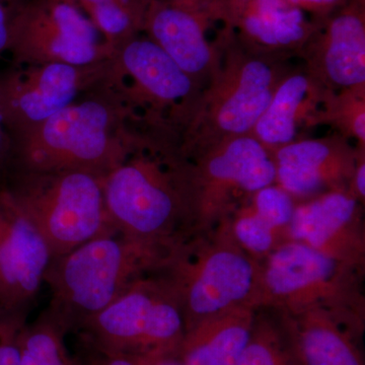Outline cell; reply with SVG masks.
<instances>
[{
	"instance_id": "cell-14",
	"label": "cell",
	"mask_w": 365,
	"mask_h": 365,
	"mask_svg": "<svg viewBox=\"0 0 365 365\" xmlns=\"http://www.w3.org/2000/svg\"><path fill=\"white\" fill-rule=\"evenodd\" d=\"M361 202L348 190H331L297 201L287 241L364 270L365 234Z\"/></svg>"
},
{
	"instance_id": "cell-12",
	"label": "cell",
	"mask_w": 365,
	"mask_h": 365,
	"mask_svg": "<svg viewBox=\"0 0 365 365\" xmlns=\"http://www.w3.org/2000/svg\"><path fill=\"white\" fill-rule=\"evenodd\" d=\"M115 59L123 81H131L120 91L132 111L143 110L153 133H181L202 91L193 79L145 35L122 45Z\"/></svg>"
},
{
	"instance_id": "cell-26",
	"label": "cell",
	"mask_w": 365,
	"mask_h": 365,
	"mask_svg": "<svg viewBox=\"0 0 365 365\" xmlns=\"http://www.w3.org/2000/svg\"><path fill=\"white\" fill-rule=\"evenodd\" d=\"M235 242L257 261L265 259L281 242H285L270 225L252 210L244 201L225 220Z\"/></svg>"
},
{
	"instance_id": "cell-36",
	"label": "cell",
	"mask_w": 365,
	"mask_h": 365,
	"mask_svg": "<svg viewBox=\"0 0 365 365\" xmlns=\"http://www.w3.org/2000/svg\"><path fill=\"white\" fill-rule=\"evenodd\" d=\"M81 9L86 6H95V4H102L108 0H74Z\"/></svg>"
},
{
	"instance_id": "cell-27",
	"label": "cell",
	"mask_w": 365,
	"mask_h": 365,
	"mask_svg": "<svg viewBox=\"0 0 365 365\" xmlns=\"http://www.w3.org/2000/svg\"><path fill=\"white\" fill-rule=\"evenodd\" d=\"M252 210L287 241V230L297 201L277 184L269 185L246 199Z\"/></svg>"
},
{
	"instance_id": "cell-6",
	"label": "cell",
	"mask_w": 365,
	"mask_h": 365,
	"mask_svg": "<svg viewBox=\"0 0 365 365\" xmlns=\"http://www.w3.org/2000/svg\"><path fill=\"white\" fill-rule=\"evenodd\" d=\"M361 270L329 258L295 241H285L261 263L260 307L297 314L328 312L360 337L364 328Z\"/></svg>"
},
{
	"instance_id": "cell-30",
	"label": "cell",
	"mask_w": 365,
	"mask_h": 365,
	"mask_svg": "<svg viewBox=\"0 0 365 365\" xmlns=\"http://www.w3.org/2000/svg\"><path fill=\"white\" fill-rule=\"evenodd\" d=\"M26 0H0V58L9 54L14 21Z\"/></svg>"
},
{
	"instance_id": "cell-5",
	"label": "cell",
	"mask_w": 365,
	"mask_h": 365,
	"mask_svg": "<svg viewBox=\"0 0 365 365\" xmlns=\"http://www.w3.org/2000/svg\"><path fill=\"white\" fill-rule=\"evenodd\" d=\"M216 227L207 241L197 235L178 242L158 272L179 300L185 332L234 307L260 309L261 262L235 242L225 222Z\"/></svg>"
},
{
	"instance_id": "cell-2",
	"label": "cell",
	"mask_w": 365,
	"mask_h": 365,
	"mask_svg": "<svg viewBox=\"0 0 365 365\" xmlns=\"http://www.w3.org/2000/svg\"><path fill=\"white\" fill-rule=\"evenodd\" d=\"M178 242L140 241L116 232L53 258L43 280L51 294L46 311L73 334L136 281L162 270Z\"/></svg>"
},
{
	"instance_id": "cell-13",
	"label": "cell",
	"mask_w": 365,
	"mask_h": 365,
	"mask_svg": "<svg viewBox=\"0 0 365 365\" xmlns=\"http://www.w3.org/2000/svg\"><path fill=\"white\" fill-rule=\"evenodd\" d=\"M209 16L239 44L258 54L299 56L318 21L287 0H215Z\"/></svg>"
},
{
	"instance_id": "cell-21",
	"label": "cell",
	"mask_w": 365,
	"mask_h": 365,
	"mask_svg": "<svg viewBox=\"0 0 365 365\" xmlns=\"http://www.w3.org/2000/svg\"><path fill=\"white\" fill-rule=\"evenodd\" d=\"M281 317L299 365H365L355 338L328 312Z\"/></svg>"
},
{
	"instance_id": "cell-28",
	"label": "cell",
	"mask_w": 365,
	"mask_h": 365,
	"mask_svg": "<svg viewBox=\"0 0 365 365\" xmlns=\"http://www.w3.org/2000/svg\"><path fill=\"white\" fill-rule=\"evenodd\" d=\"M29 309L0 307V365H21V335Z\"/></svg>"
},
{
	"instance_id": "cell-25",
	"label": "cell",
	"mask_w": 365,
	"mask_h": 365,
	"mask_svg": "<svg viewBox=\"0 0 365 365\" xmlns=\"http://www.w3.org/2000/svg\"><path fill=\"white\" fill-rule=\"evenodd\" d=\"M324 125L355 146L365 148V86L331 91L327 98Z\"/></svg>"
},
{
	"instance_id": "cell-3",
	"label": "cell",
	"mask_w": 365,
	"mask_h": 365,
	"mask_svg": "<svg viewBox=\"0 0 365 365\" xmlns=\"http://www.w3.org/2000/svg\"><path fill=\"white\" fill-rule=\"evenodd\" d=\"M103 193L117 234L158 244L188 237L184 163L172 146L146 141L103 179Z\"/></svg>"
},
{
	"instance_id": "cell-35",
	"label": "cell",
	"mask_w": 365,
	"mask_h": 365,
	"mask_svg": "<svg viewBox=\"0 0 365 365\" xmlns=\"http://www.w3.org/2000/svg\"><path fill=\"white\" fill-rule=\"evenodd\" d=\"M168 1L175 2V4H182L187 6L204 7L208 6L215 0H168Z\"/></svg>"
},
{
	"instance_id": "cell-18",
	"label": "cell",
	"mask_w": 365,
	"mask_h": 365,
	"mask_svg": "<svg viewBox=\"0 0 365 365\" xmlns=\"http://www.w3.org/2000/svg\"><path fill=\"white\" fill-rule=\"evenodd\" d=\"M270 153L275 184L295 201L331 190H348L357 158L356 148L336 132L322 138L299 139Z\"/></svg>"
},
{
	"instance_id": "cell-16",
	"label": "cell",
	"mask_w": 365,
	"mask_h": 365,
	"mask_svg": "<svg viewBox=\"0 0 365 365\" xmlns=\"http://www.w3.org/2000/svg\"><path fill=\"white\" fill-rule=\"evenodd\" d=\"M215 25L205 6L151 0L143 33L202 90L222 61V36L217 31L215 40L208 38Z\"/></svg>"
},
{
	"instance_id": "cell-8",
	"label": "cell",
	"mask_w": 365,
	"mask_h": 365,
	"mask_svg": "<svg viewBox=\"0 0 365 365\" xmlns=\"http://www.w3.org/2000/svg\"><path fill=\"white\" fill-rule=\"evenodd\" d=\"M73 334L98 349L131 357L175 356L185 335L179 300L160 273L129 287Z\"/></svg>"
},
{
	"instance_id": "cell-33",
	"label": "cell",
	"mask_w": 365,
	"mask_h": 365,
	"mask_svg": "<svg viewBox=\"0 0 365 365\" xmlns=\"http://www.w3.org/2000/svg\"><path fill=\"white\" fill-rule=\"evenodd\" d=\"M11 138L7 129L6 117H4V107L0 98V177L6 170L9 151H11Z\"/></svg>"
},
{
	"instance_id": "cell-4",
	"label": "cell",
	"mask_w": 365,
	"mask_h": 365,
	"mask_svg": "<svg viewBox=\"0 0 365 365\" xmlns=\"http://www.w3.org/2000/svg\"><path fill=\"white\" fill-rule=\"evenodd\" d=\"M218 31L220 66L178 139V153L185 160L225 139L251 134L290 68L289 59L250 51L222 29Z\"/></svg>"
},
{
	"instance_id": "cell-17",
	"label": "cell",
	"mask_w": 365,
	"mask_h": 365,
	"mask_svg": "<svg viewBox=\"0 0 365 365\" xmlns=\"http://www.w3.org/2000/svg\"><path fill=\"white\" fill-rule=\"evenodd\" d=\"M51 259L38 228L0 187V307L29 309Z\"/></svg>"
},
{
	"instance_id": "cell-1",
	"label": "cell",
	"mask_w": 365,
	"mask_h": 365,
	"mask_svg": "<svg viewBox=\"0 0 365 365\" xmlns=\"http://www.w3.org/2000/svg\"><path fill=\"white\" fill-rule=\"evenodd\" d=\"M100 86L35 128L11 137L6 170L83 172L105 178L143 145L145 137L129 130L138 118L120 91ZM1 176V177H2Z\"/></svg>"
},
{
	"instance_id": "cell-9",
	"label": "cell",
	"mask_w": 365,
	"mask_h": 365,
	"mask_svg": "<svg viewBox=\"0 0 365 365\" xmlns=\"http://www.w3.org/2000/svg\"><path fill=\"white\" fill-rule=\"evenodd\" d=\"M182 160L189 235L217 227L249 196L275 182L271 153L252 134L225 139Z\"/></svg>"
},
{
	"instance_id": "cell-20",
	"label": "cell",
	"mask_w": 365,
	"mask_h": 365,
	"mask_svg": "<svg viewBox=\"0 0 365 365\" xmlns=\"http://www.w3.org/2000/svg\"><path fill=\"white\" fill-rule=\"evenodd\" d=\"M256 309L237 307L185 332L175 357L184 365H235L251 336Z\"/></svg>"
},
{
	"instance_id": "cell-15",
	"label": "cell",
	"mask_w": 365,
	"mask_h": 365,
	"mask_svg": "<svg viewBox=\"0 0 365 365\" xmlns=\"http://www.w3.org/2000/svg\"><path fill=\"white\" fill-rule=\"evenodd\" d=\"M299 57L328 90L365 86V0H347L318 21Z\"/></svg>"
},
{
	"instance_id": "cell-23",
	"label": "cell",
	"mask_w": 365,
	"mask_h": 365,
	"mask_svg": "<svg viewBox=\"0 0 365 365\" xmlns=\"http://www.w3.org/2000/svg\"><path fill=\"white\" fill-rule=\"evenodd\" d=\"M68 332L47 311L26 323L21 335V365H81L66 343Z\"/></svg>"
},
{
	"instance_id": "cell-34",
	"label": "cell",
	"mask_w": 365,
	"mask_h": 365,
	"mask_svg": "<svg viewBox=\"0 0 365 365\" xmlns=\"http://www.w3.org/2000/svg\"><path fill=\"white\" fill-rule=\"evenodd\" d=\"M137 365H184L172 355H155V356L132 357Z\"/></svg>"
},
{
	"instance_id": "cell-7",
	"label": "cell",
	"mask_w": 365,
	"mask_h": 365,
	"mask_svg": "<svg viewBox=\"0 0 365 365\" xmlns=\"http://www.w3.org/2000/svg\"><path fill=\"white\" fill-rule=\"evenodd\" d=\"M103 179L83 172L9 170L0 187L32 220L53 259L95 237L116 234L106 211Z\"/></svg>"
},
{
	"instance_id": "cell-19",
	"label": "cell",
	"mask_w": 365,
	"mask_h": 365,
	"mask_svg": "<svg viewBox=\"0 0 365 365\" xmlns=\"http://www.w3.org/2000/svg\"><path fill=\"white\" fill-rule=\"evenodd\" d=\"M331 91L304 64L290 67L255 125L252 135L269 153L306 138L307 131L324 125L327 98Z\"/></svg>"
},
{
	"instance_id": "cell-24",
	"label": "cell",
	"mask_w": 365,
	"mask_h": 365,
	"mask_svg": "<svg viewBox=\"0 0 365 365\" xmlns=\"http://www.w3.org/2000/svg\"><path fill=\"white\" fill-rule=\"evenodd\" d=\"M235 365H299L282 323L256 316L251 336Z\"/></svg>"
},
{
	"instance_id": "cell-11",
	"label": "cell",
	"mask_w": 365,
	"mask_h": 365,
	"mask_svg": "<svg viewBox=\"0 0 365 365\" xmlns=\"http://www.w3.org/2000/svg\"><path fill=\"white\" fill-rule=\"evenodd\" d=\"M9 54L16 66H85L115 57L74 0H26L14 21Z\"/></svg>"
},
{
	"instance_id": "cell-29",
	"label": "cell",
	"mask_w": 365,
	"mask_h": 365,
	"mask_svg": "<svg viewBox=\"0 0 365 365\" xmlns=\"http://www.w3.org/2000/svg\"><path fill=\"white\" fill-rule=\"evenodd\" d=\"M74 356L81 365H137L131 356L103 351L78 339V352Z\"/></svg>"
},
{
	"instance_id": "cell-22",
	"label": "cell",
	"mask_w": 365,
	"mask_h": 365,
	"mask_svg": "<svg viewBox=\"0 0 365 365\" xmlns=\"http://www.w3.org/2000/svg\"><path fill=\"white\" fill-rule=\"evenodd\" d=\"M150 1L108 0L83 9L102 36L105 44L116 55L122 45L143 33Z\"/></svg>"
},
{
	"instance_id": "cell-10",
	"label": "cell",
	"mask_w": 365,
	"mask_h": 365,
	"mask_svg": "<svg viewBox=\"0 0 365 365\" xmlns=\"http://www.w3.org/2000/svg\"><path fill=\"white\" fill-rule=\"evenodd\" d=\"M116 59L91 66H16L0 76V98L11 137L21 135L100 86L121 85Z\"/></svg>"
},
{
	"instance_id": "cell-31",
	"label": "cell",
	"mask_w": 365,
	"mask_h": 365,
	"mask_svg": "<svg viewBox=\"0 0 365 365\" xmlns=\"http://www.w3.org/2000/svg\"><path fill=\"white\" fill-rule=\"evenodd\" d=\"M314 20L319 21L340 9L347 0H287Z\"/></svg>"
},
{
	"instance_id": "cell-32",
	"label": "cell",
	"mask_w": 365,
	"mask_h": 365,
	"mask_svg": "<svg viewBox=\"0 0 365 365\" xmlns=\"http://www.w3.org/2000/svg\"><path fill=\"white\" fill-rule=\"evenodd\" d=\"M357 150L356 165L353 172L351 182L348 191L352 194L359 202L364 204L365 200V148L355 146Z\"/></svg>"
}]
</instances>
